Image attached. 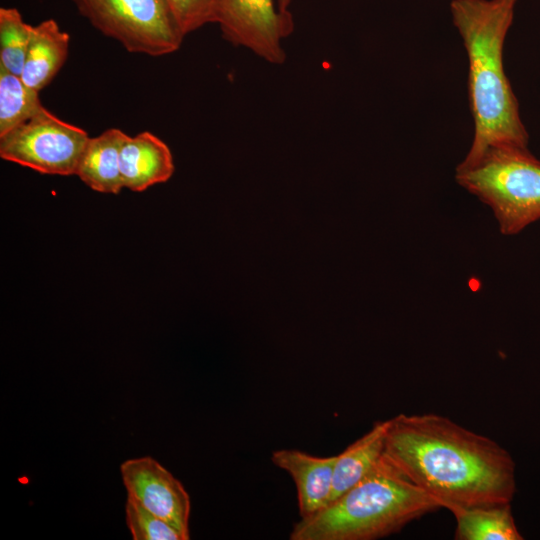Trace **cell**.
<instances>
[{
  "label": "cell",
  "mask_w": 540,
  "mask_h": 540,
  "mask_svg": "<svg viewBox=\"0 0 540 540\" xmlns=\"http://www.w3.org/2000/svg\"><path fill=\"white\" fill-rule=\"evenodd\" d=\"M88 140L85 130L44 108L0 137V157L41 174L70 176L76 174Z\"/></svg>",
  "instance_id": "obj_6"
},
{
  "label": "cell",
  "mask_w": 540,
  "mask_h": 540,
  "mask_svg": "<svg viewBox=\"0 0 540 540\" xmlns=\"http://www.w3.org/2000/svg\"><path fill=\"white\" fill-rule=\"evenodd\" d=\"M442 508L383 454L358 483L296 522L291 540H374Z\"/></svg>",
  "instance_id": "obj_3"
},
{
  "label": "cell",
  "mask_w": 540,
  "mask_h": 540,
  "mask_svg": "<svg viewBox=\"0 0 540 540\" xmlns=\"http://www.w3.org/2000/svg\"><path fill=\"white\" fill-rule=\"evenodd\" d=\"M127 496L159 516L190 539V496L183 484L150 456L128 459L120 465Z\"/></svg>",
  "instance_id": "obj_8"
},
{
  "label": "cell",
  "mask_w": 540,
  "mask_h": 540,
  "mask_svg": "<svg viewBox=\"0 0 540 540\" xmlns=\"http://www.w3.org/2000/svg\"><path fill=\"white\" fill-rule=\"evenodd\" d=\"M125 518L134 540H184L176 528L129 496L125 504Z\"/></svg>",
  "instance_id": "obj_17"
},
{
  "label": "cell",
  "mask_w": 540,
  "mask_h": 540,
  "mask_svg": "<svg viewBox=\"0 0 540 540\" xmlns=\"http://www.w3.org/2000/svg\"><path fill=\"white\" fill-rule=\"evenodd\" d=\"M291 0H278V9L281 12H287V8L290 4Z\"/></svg>",
  "instance_id": "obj_19"
},
{
  "label": "cell",
  "mask_w": 540,
  "mask_h": 540,
  "mask_svg": "<svg viewBox=\"0 0 540 540\" xmlns=\"http://www.w3.org/2000/svg\"><path fill=\"white\" fill-rule=\"evenodd\" d=\"M127 136L121 129L109 128L89 138L75 175L96 192L118 194L123 189L120 153Z\"/></svg>",
  "instance_id": "obj_11"
},
{
  "label": "cell",
  "mask_w": 540,
  "mask_h": 540,
  "mask_svg": "<svg viewBox=\"0 0 540 540\" xmlns=\"http://www.w3.org/2000/svg\"><path fill=\"white\" fill-rule=\"evenodd\" d=\"M70 36L54 19L33 26L21 79L40 91L57 75L67 60Z\"/></svg>",
  "instance_id": "obj_12"
},
{
  "label": "cell",
  "mask_w": 540,
  "mask_h": 540,
  "mask_svg": "<svg viewBox=\"0 0 540 540\" xmlns=\"http://www.w3.org/2000/svg\"><path fill=\"white\" fill-rule=\"evenodd\" d=\"M455 180L492 210L504 235L540 219V160L528 148L489 147L473 162L459 163Z\"/></svg>",
  "instance_id": "obj_4"
},
{
  "label": "cell",
  "mask_w": 540,
  "mask_h": 540,
  "mask_svg": "<svg viewBox=\"0 0 540 540\" xmlns=\"http://www.w3.org/2000/svg\"><path fill=\"white\" fill-rule=\"evenodd\" d=\"M389 424L390 419L375 422L368 432L336 455L330 502L364 478L380 460Z\"/></svg>",
  "instance_id": "obj_13"
},
{
  "label": "cell",
  "mask_w": 540,
  "mask_h": 540,
  "mask_svg": "<svg viewBox=\"0 0 540 540\" xmlns=\"http://www.w3.org/2000/svg\"><path fill=\"white\" fill-rule=\"evenodd\" d=\"M183 35L216 23L218 0H166Z\"/></svg>",
  "instance_id": "obj_18"
},
{
  "label": "cell",
  "mask_w": 540,
  "mask_h": 540,
  "mask_svg": "<svg viewBox=\"0 0 540 540\" xmlns=\"http://www.w3.org/2000/svg\"><path fill=\"white\" fill-rule=\"evenodd\" d=\"M91 25L131 53L157 57L185 37L166 0H71Z\"/></svg>",
  "instance_id": "obj_5"
},
{
  "label": "cell",
  "mask_w": 540,
  "mask_h": 540,
  "mask_svg": "<svg viewBox=\"0 0 540 540\" xmlns=\"http://www.w3.org/2000/svg\"><path fill=\"white\" fill-rule=\"evenodd\" d=\"M384 454L448 510L511 503L516 490L506 449L439 414L390 418Z\"/></svg>",
  "instance_id": "obj_1"
},
{
  "label": "cell",
  "mask_w": 540,
  "mask_h": 540,
  "mask_svg": "<svg viewBox=\"0 0 540 540\" xmlns=\"http://www.w3.org/2000/svg\"><path fill=\"white\" fill-rule=\"evenodd\" d=\"M32 30L18 9L0 8V68L21 75Z\"/></svg>",
  "instance_id": "obj_16"
},
{
  "label": "cell",
  "mask_w": 540,
  "mask_h": 540,
  "mask_svg": "<svg viewBox=\"0 0 540 540\" xmlns=\"http://www.w3.org/2000/svg\"><path fill=\"white\" fill-rule=\"evenodd\" d=\"M517 0H451L449 8L468 58V95L474 136L463 164L489 147L528 148V132L507 78L503 50Z\"/></svg>",
  "instance_id": "obj_2"
},
{
  "label": "cell",
  "mask_w": 540,
  "mask_h": 540,
  "mask_svg": "<svg viewBox=\"0 0 540 540\" xmlns=\"http://www.w3.org/2000/svg\"><path fill=\"white\" fill-rule=\"evenodd\" d=\"M223 37L272 64H282V40L294 29L293 17L281 12L273 0H218L216 11Z\"/></svg>",
  "instance_id": "obj_7"
},
{
  "label": "cell",
  "mask_w": 540,
  "mask_h": 540,
  "mask_svg": "<svg viewBox=\"0 0 540 540\" xmlns=\"http://www.w3.org/2000/svg\"><path fill=\"white\" fill-rule=\"evenodd\" d=\"M271 461L294 480L301 517L329 504L336 455L320 457L297 449H279L272 453Z\"/></svg>",
  "instance_id": "obj_9"
},
{
  "label": "cell",
  "mask_w": 540,
  "mask_h": 540,
  "mask_svg": "<svg viewBox=\"0 0 540 540\" xmlns=\"http://www.w3.org/2000/svg\"><path fill=\"white\" fill-rule=\"evenodd\" d=\"M123 188L142 192L168 181L174 173L168 145L149 131L127 136L120 153Z\"/></svg>",
  "instance_id": "obj_10"
},
{
  "label": "cell",
  "mask_w": 540,
  "mask_h": 540,
  "mask_svg": "<svg viewBox=\"0 0 540 540\" xmlns=\"http://www.w3.org/2000/svg\"><path fill=\"white\" fill-rule=\"evenodd\" d=\"M456 540H522L511 503L456 507Z\"/></svg>",
  "instance_id": "obj_14"
},
{
  "label": "cell",
  "mask_w": 540,
  "mask_h": 540,
  "mask_svg": "<svg viewBox=\"0 0 540 540\" xmlns=\"http://www.w3.org/2000/svg\"><path fill=\"white\" fill-rule=\"evenodd\" d=\"M45 107L39 91L19 75L0 68V137L21 126Z\"/></svg>",
  "instance_id": "obj_15"
}]
</instances>
